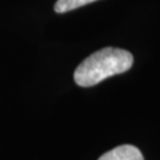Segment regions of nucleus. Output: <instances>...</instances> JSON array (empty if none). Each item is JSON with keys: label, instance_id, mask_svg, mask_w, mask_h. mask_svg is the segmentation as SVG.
I'll return each instance as SVG.
<instances>
[{"label": "nucleus", "instance_id": "3", "mask_svg": "<svg viewBox=\"0 0 160 160\" xmlns=\"http://www.w3.org/2000/svg\"><path fill=\"white\" fill-rule=\"evenodd\" d=\"M94 1L97 0H57L55 4V11L57 13H65L88 4H92Z\"/></svg>", "mask_w": 160, "mask_h": 160}, {"label": "nucleus", "instance_id": "2", "mask_svg": "<svg viewBox=\"0 0 160 160\" xmlns=\"http://www.w3.org/2000/svg\"><path fill=\"white\" fill-rule=\"evenodd\" d=\"M98 160H145L141 151L133 145H121L101 155Z\"/></svg>", "mask_w": 160, "mask_h": 160}, {"label": "nucleus", "instance_id": "1", "mask_svg": "<svg viewBox=\"0 0 160 160\" xmlns=\"http://www.w3.org/2000/svg\"><path fill=\"white\" fill-rule=\"evenodd\" d=\"M134 58L129 51L119 48H103L92 53L76 68L74 80L80 87H92L114 75L132 68Z\"/></svg>", "mask_w": 160, "mask_h": 160}]
</instances>
